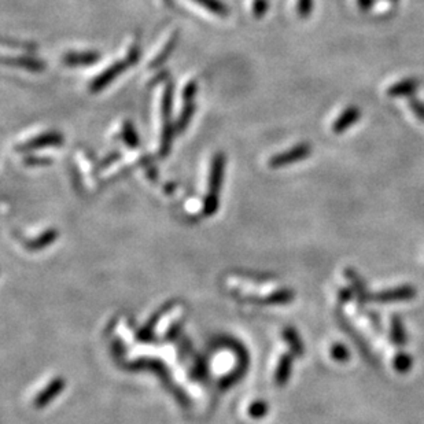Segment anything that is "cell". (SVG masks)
<instances>
[{
	"instance_id": "cell-19",
	"label": "cell",
	"mask_w": 424,
	"mask_h": 424,
	"mask_svg": "<svg viewBox=\"0 0 424 424\" xmlns=\"http://www.w3.org/2000/svg\"><path fill=\"white\" fill-rule=\"evenodd\" d=\"M313 8V0H298V14L304 18L309 16Z\"/></svg>"
},
{
	"instance_id": "cell-22",
	"label": "cell",
	"mask_w": 424,
	"mask_h": 424,
	"mask_svg": "<svg viewBox=\"0 0 424 424\" xmlns=\"http://www.w3.org/2000/svg\"><path fill=\"white\" fill-rule=\"evenodd\" d=\"M357 1H359V5L363 11H368L374 5L375 0H357Z\"/></svg>"
},
{
	"instance_id": "cell-18",
	"label": "cell",
	"mask_w": 424,
	"mask_h": 424,
	"mask_svg": "<svg viewBox=\"0 0 424 424\" xmlns=\"http://www.w3.org/2000/svg\"><path fill=\"white\" fill-rule=\"evenodd\" d=\"M268 11V0H254L253 1V14L256 18H261Z\"/></svg>"
},
{
	"instance_id": "cell-6",
	"label": "cell",
	"mask_w": 424,
	"mask_h": 424,
	"mask_svg": "<svg viewBox=\"0 0 424 424\" xmlns=\"http://www.w3.org/2000/svg\"><path fill=\"white\" fill-rule=\"evenodd\" d=\"M3 63L14 67H21L29 71H43L45 69V62L33 56H4Z\"/></svg>"
},
{
	"instance_id": "cell-2",
	"label": "cell",
	"mask_w": 424,
	"mask_h": 424,
	"mask_svg": "<svg viewBox=\"0 0 424 424\" xmlns=\"http://www.w3.org/2000/svg\"><path fill=\"white\" fill-rule=\"evenodd\" d=\"M63 144V136L62 133L56 132V131H51V132H45L41 133L33 139H29L27 142L15 146V150L18 153H27V151H33L37 148H43V147H49V146H62Z\"/></svg>"
},
{
	"instance_id": "cell-7",
	"label": "cell",
	"mask_w": 424,
	"mask_h": 424,
	"mask_svg": "<svg viewBox=\"0 0 424 424\" xmlns=\"http://www.w3.org/2000/svg\"><path fill=\"white\" fill-rule=\"evenodd\" d=\"M360 115H361V111L357 106H349L334 122L333 125L334 132L338 135L346 132L350 126H353L360 120Z\"/></svg>"
},
{
	"instance_id": "cell-16",
	"label": "cell",
	"mask_w": 424,
	"mask_h": 424,
	"mask_svg": "<svg viewBox=\"0 0 424 424\" xmlns=\"http://www.w3.org/2000/svg\"><path fill=\"white\" fill-rule=\"evenodd\" d=\"M25 165L29 166H44V165H51L52 159L48 157H36V155H29L25 158Z\"/></svg>"
},
{
	"instance_id": "cell-13",
	"label": "cell",
	"mask_w": 424,
	"mask_h": 424,
	"mask_svg": "<svg viewBox=\"0 0 424 424\" xmlns=\"http://www.w3.org/2000/svg\"><path fill=\"white\" fill-rule=\"evenodd\" d=\"M122 140L129 148H136L139 146V135L131 121H124L122 124Z\"/></svg>"
},
{
	"instance_id": "cell-10",
	"label": "cell",
	"mask_w": 424,
	"mask_h": 424,
	"mask_svg": "<svg viewBox=\"0 0 424 424\" xmlns=\"http://www.w3.org/2000/svg\"><path fill=\"white\" fill-rule=\"evenodd\" d=\"M176 129H175V124L170 121H164V126H162V135H161V144H159V155L161 157H166L170 153L172 148V142L175 137Z\"/></svg>"
},
{
	"instance_id": "cell-14",
	"label": "cell",
	"mask_w": 424,
	"mask_h": 424,
	"mask_svg": "<svg viewBox=\"0 0 424 424\" xmlns=\"http://www.w3.org/2000/svg\"><path fill=\"white\" fill-rule=\"evenodd\" d=\"M195 3L201 4L202 7H205L208 11L220 15V16H227L230 14V8L228 5L221 1V0H194Z\"/></svg>"
},
{
	"instance_id": "cell-20",
	"label": "cell",
	"mask_w": 424,
	"mask_h": 424,
	"mask_svg": "<svg viewBox=\"0 0 424 424\" xmlns=\"http://www.w3.org/2000/svg\"><path fill=\"white\" fill-rule=\"evenodd\" d=\"M139 56H140V48H139V45L136 44V45L131 47V49H129V52H128V55H126V59L129 60L131 65H135V63L139 60Z\"/></svg>"
},
{
	"instance_id": "cell-23",
	"label": "cell",
	"mask_w": 424,
	"mask_h": 424,
	"mask_svg": "<svg viewBox=\"0 0 424 424\" xmlns=\"http://www.w3.org/2000/svg\"><path fill=\"white\" fill-rule=\"evenodd\" d=\"M390 1H397V0H390Z\"/></svg>"
},
{
	"instance_id": "cell-17",
	"label": "cell",
	"mask_w": 424,
	"mask_h": 424,
	"mask_svg": "<svg viewBox=\"0 0 424 424\" xmlns=\"http://www.w3.org/2000/svg\"><path fill=\"white\" fill-rule=\"evenodd\" d=\"M410 107L414 111V114L424 122V103L422 100L416 99V98H411L410 99Z\"/></svg>"
},
{
	"instance_id": "cell-15",
	"label": "cell",
	"mask_w": 424,
	"mask_h": 424,
	"mask_svg": "<svg viewBox=\"0 0 424 424\" xmlns=\"http://www.w3.org/2000/svg\"><path fill=\"white\" fill-rule=\"evenodd\" d=\"M197 92H198V84L194 80L187 82V85L183 89V100H184V103L194 102V98H195Z\"/></svg>"
},
{
	"instance_id": "cell-8",
	"label": "cell",
	"mask_w": 424,
	"mask_h": 424,
	"mask_svg": "<svg viewBox=\"0 0 424 424\" xmlns=\"http://www.w3.org/2000/svg\"><path fill=\"white\" fill-rule=\"evenodd\" d=\"M419 89V81L415 78H405L394 85H392L388 93L393 98H412L415 92Z\"/></svg>"
},
{
	"instance_id": "cell-5",
	"label": "cell",
	"mask_w": 424,
	"mask_h": 424,
	"mask_svg": "<svg viewBox=\"0 0 424 424\" xmlns=\"http://www.w3.org/2000/svg\"><path fill=\"white\" fill-rule=\"evenodd\" d=\"M100 54L96 51H82V52H67L63 55L62 62L66 66L77 67V66H93L100 60Z\"/></svg>"
},
{
	"instance_id": "cell-3",
	"label": "cell",
	"mask_w": 424,
	"mask_h": 424,
	"mask_svg": "<svg viewBox=\"0 0 424 424\" xmlns=\"http://www.w3.org/2000/svg\"><path fill=\"white\" fill-rule=\"evenodd\" d=\"M311 150H312L311 144L301 143V144L293 147L289 151H284V153H280V154L272 157L269 159V166L271 168H282V166L294 164L297 161H301V159L309 157L311 155Z\"/></svg>"
},
{
	"instance_id": "cell-21",
	"label": "cell",
	"mask_w": 424,
	"mask_h": 424,
	"mask_svg": "<svg viewBox=\"0 0 424 424\" xmlns=\"http://www.w3.org/2000/svg\"><path fill=\"white\" fill-rule=\"evenodd\" d=\"M121 157V154L120 153H113V154H110L104 161H103V164L100 165L102 168H104V166H107V165H110V164H113V161H115V159H118Z\"/></svg>"
},
{
	"instance_id": "cell-1",
	"label": "cell",
	"mask_w": 424,
	"mask_h": 424,
	"mask_svg": "<svg viewBox=\"0 0 424 424\" xmlns=\"http://www.w3.org/2000/svg\"><path fill=\"white\" fill-rule=\"evenodd\" d=\"M129 66H132L129 63V60L125 58L124 60H117L114 62L111 66H109L107 69H104L99 76H96L91 85H89V89L91 92H100L103 91L110 82H113L120 74H122Z\"/></svg>"
},
{
	"instance_id": "cell-12",
	"label": "cell",
	"mask_w": 424,
	"mask_h": 424,
	"mask_svg": "<svg viewBox=\"0 0 424 424\" xmlns=\"http://www.w3.org/2000/svg\"><path fill=\"white\" fill-rule=\"evenodd\" d=\"M194 113H195V103L194 102L184 103V107H183V110H181V113H180L176 124H175V129H176L177 135L183 133L187 129Z\"/></svg>"
},
{
	"instance_id": "cell-9",
	"label": "cell",
	"mask_w": 424,
	"mask_h": 424,
	"mask_svg": "<svg viewBox=\"0 0 424 424\" xmlns=\"http://www.w3.org/2000/svg\"><path fill=\"white\" fill-rule=\"evenodd\" d=\"M179 43V32H175L170 38L168 40V43L164 45V48L159 51V54L150 62L148 67L150 69H155L158 66H161L162 63H165V60L172 55V52L175 51V48L177 47Z\"/></svg>"
},
{
	"instance_id": "cell-11",
	"label": "cell",
	"mask_w": 424,
	"mask_h": 424,
	"mask_svg": "<svg viewBox=\"0 0 424 424\" xmlns=\"http://www.w3.org/2000/svg\"><path fill=\"white\" fill-rule=\"evenodd\" d=\"M173 95H175V85L172 81H168L164 89V96L161 102V113L162 121H170L172 106H173Z\"/></svg>"
},
{
	"instance_id": "cell-4",
	"label": "cell",
	"mask_w": 424,
	"mask_h": 424,
	"mask_svg": "<svg viewBox=\"0 0 424 424\" xmlns=\"http://www.w3.org/2000/svg\"><path fill=\"white\" fill-rule=\"evenodd\" d=\"M224 168H225V157L223 153H217L213 157L212 168H210V179H209V195H216L221 188L223 177H224Z\"/></svg>"
}]
</instances>
